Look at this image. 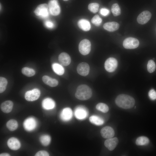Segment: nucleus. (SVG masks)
<instances>
[{
    "label": "nucleus",
    "instance_id": "obj_1",
    "mask_svg": "<svg viewBox=\"0 0 156 156\" xmlns=\"http://www.w3.org/2000/svg\"><path fill=\"white\" fill-rule=\"evenodd\" d=\"M115 102L119 107L124 109H130L135 103L134 99L132 97L125 94H121L116 98Z\"/></svg>",
    "mask_w": 156,
    "mask_h": 156
},
{
    "label": "nucleus",
    "instance_id": "obj_2",
    "mask_svg": "<svg viewBox=\"0 0 156 156\" xmlns=\"http://www.w3.org/2000/svg\"><path fill=\"white\" fill-rule=\"evenodd\" d=\"M92 94L91 89L88 86L83 84L77 87L75 94V97L81 100H86L90 99Z\"/></svg>",
    "mask_w": 156,
    "mask_h": 156
},
{
    "label": "nucleus",
    "instance_id": "obj_3",
    "mask_svg": "<svg viewBox=\"0 0 156 156\" xmlns=\"http://www.w3.org/2000/svg\"><path fill=\"white\" fill-rule=\"evenodd\" d=\"M91 44L90 41L84 39L82 40L79 45V49L80 53L82 55L88 54L91 50Z\"/></svg>",
    "mask_w": 156,
    "mask_h": 156
},
{
    "label": "nucleus",
    "instance_id": "obj_4",
    "mask_svg": "<svg viewBox=\"0 0 156 156\" xmlns=\"http://www.w3.org/2000/svg\"><path fill=\"white\" fill-rule=\"evenodd\" d=\"M48 5L46 3L38 5L34 11L35 14L42 18H46L49 15Z\"/></svg>",
    "mask_w": 156,
    "mask_h": 156
},
{
    "label": "nucleus",
    "instance_id": "obj_5",
    "mask_svg": "<svg viewBox=\"0 0 156 156\" xmlns=\"http://www.w3.org/2000/svg\"><path fill=\"white\" fill-rule=\"evenodd\" d=\"M139 44V40L133 37H128L124 40L123 45L126 49H133L138 47Z\"/></svg>",
    "mask_w": 156,
    "mask_h": 156
},
{
    "label": "nucleus",
    "instance_id": "obj_6",
    "mask_svg": "<svg viewBox=\"0 0 156 156\" xmlns=\"http://www.w3.org/2000/svg\"><path fill=\"white\" fill-rule=\"evenodd\" d=\"M118 66L117 60L113 57L107 59L105 63L104 67L105 69L109 72H112L116 69Z\"/></svg>",
    "mask_w": 156,
    "mask_h": 156
},
{
    "label": "nucleus",
    "instance_id": "obj_7",
    "mask_svg": "<svg viewBox=\"0 0 156 156\" xmlns=\"http://www.w3.org/2000/svg\"><path fill=\"white\" fill-rule=\"evenodd\" d=\"M40 94V92L39 90L35 88L25 93V97L27 101H34L39 98Z\"/></svg>",
    "mask_w": 156,
    "mask_h": 156
},
{
    "label": "nucleus",
    "instance_id": "obj_8",
    "mask_svg": "<svg viewBox=\"0 0 156 156\" xmlns=\"http://www.w3.org/2000/svg\"><path fill=\"white\" fill-rule=\"evenodd\" d=\"M49 8L50 13L53 16H57L60 12V7L57 0H50L48 4Z\"/></svg>",
    "mask_w": 156,
    "mask_h": 156
},
{
    "label": "nucleus",
    "instance_id": "obj_9",
    "mask_svg": "<svg viewBox=\"0 0 156 156\" xmlns=\"http://www.w3.org/2000/svg\"><path fill=\"white\" fill-rule=\"evenodd\" d=\"M151 17V14L149 11H144L138 15L137 19V21L140 24H144L148 22Z\"/></svg>",
    "mask_w": 156,
    "mask_h": 156
},
{
    "label": "nucleus",
    "instance_id": "obj_10",
    "mask_svg": "<svg viewBox=\"0 0 156 156\" xmlns=\"http://www.w3.org/2000/svg\"><path fill=\"white\" fill-rule=\"evenodd\" d=\"M77 71L80 75L85 76L88 75L90 71V67L86 63L82 62L79 64L77 67Z\"/></svg>",
    "mask_w": 156,
    "mask_h": 156
},
{
    "label": "nucleus",
    "instance_id": "obj_11",
    "mask_svg": "<svg viewBox=\"0 0 156 156\" xmlns=\"http://www.w3.org/2000/svg\"><path fill=\"white\" fill-rule=\"evenodd\" d=\"M101 133L103 138L108 139L112 138L114 136V131L112 128L107 126L104 127L101 129Z\"/></svg>",
    "mask_w": 156,
    "mask_h": 156
},
{
    "label": "nucleus",
    "instance_id": "obj_12",
    "mask_svg": "<svg viewBox=\"0 0 156 156\" xmlns=\"http://www.w3.org/2000/svg\"><path fill=\"white\" fill-rule=\"evenodd\" d=\"M118 142V139L116 137L107 139L104 142L105 146L110 151L113 150Z\"/></svg>",
    "mask_w": 156,
    "mask_h": 156
},
{
    "label": "nucleus",
    "instance_id": "obj_13",
    "mask_svg": "<svg viewBox=\"0 0 156 156\" xmlns=\"http://www.w3.org/2000/svg\"><path fill=\"white\" fill-rule=\"evenodd\" d=\"M58 60L60 64L62 66H66L68 65L71 62V58L67 53L63 52L59 55Z\"/></svg>",
    "mask_w": 156,
    "mask_h": 156
},
{
    "label": "nucleus",
    "instance_id": "obj_14",
    "mask_svg": "<svg viewBox=\"0 0 156 156\" xmlns=\"http://www.w3.org/2000/svg\"><path fill=\"white\" fill-rule=\"evenodd\" d=\"M7 144L8 147L13 150H18L20 148L21 145L19 140L14 137L9 138Z\"/></svg>",
    "mask_w": 156,
    "mask_h": 156
},
{
    "label": "nucleus",
    "instance_id": "obj_15",
    "mask_svg": "<svg viewBox=\"0 0 156 156\" xmlns=\"http://www.w3.org/2000/svg\"><path fill=\"white\" fill-rule=\"evenodd\" d=\"M36 121L33 118H27L24 123V127L28 131H31L33 130L36 127Z\"/></svg>",
    "mask_w": 156,
    "mask_h": 156
},
{
    "label": "nucleus",
    "instance_id": "obj_16",
    "mask_svg": "<svg viewBox=\"0 0 156 156\" xmlns=\"http://www.w3.org/2000/svg\"><path fill=\"white\" fill-rule=\"evenodd\" d=\"M13 106V102L11 101L8 100L3 102L1 104L0 108L3 112L8 113L12 111Z\"/></svg>",
    "mask_w": 156,
    "mask_h": 156
},
{
    "label": "nucleus",
    "instance_id": "obj_17",
    "mask_svg": "<svg viewBox=\"0 0 156 156\" xmlns=\"http://www.w3.org/2000/svg\"><path fill=\"white\" fill-rule=\"evenodd\" d=\"M72 116V112L70 108L66 107L64 108L61 112L60 117L64 121H67L69 120Z\"/></svg>",
    "mask_w": 156,
    "mask_h": 156
},
{
    "label": "nucleus",
    "instance_id": "obj_18",
    "mask_svg": "<svg viewBox=\"0 0 156 156\" xmlns=\"http://www.w3.org/2000/svg\"><path fill=\"white\" fill-rule=\"evenodd\" d=\"M119 27V24L116 22L106 23L103 26L104 28L107 31L113 32L118 30Z\"/></svg>",
    "mask_w": 156,
    "mask_h": 156
},
{
    "label": "nucleus",
    "instance_id": "obj_19",
    "mask_svg": "<svg viewBox=\"0 0 156 156\" xmlns=\"http://www.w3.org/2000/svg\"><path fill=\"white\" fill-rule=\"evenodd\" d=\"M77 24L79 28L84 31H88L90 29L91 26L90 23L86 19H80L78 21Z\"/></svg>",
    "mask_w": 156,
    "mask_h": 156
},
{
    "label": "nucleus",
    "instance_id": "obj_20",
    "mask_svg": "<svg viewBox=\"0 0 156 156\" xmlns=\"http://www.w3.org/2000/svg\"><path fill=\"white\" fill-rule=\"evenodd\" d=\"M42 80L45 84L51 87H55L58 84V82L56 79H52L47 75L42 77Z\"/></svg>",
    "mask_w": 156,
    "mask_h": 156
},
{
    "label": "nucleus",
    "instance_id": "obj_21",
    "mask_svg": "<svg viewBox=\"0 0 156 156\" xmlns=\"http://www.w3.org/2000/svg\"><path fill=\"white\" fill-rule=\"evenodd\" d=\"M54 101L50 98H47L44 99L42 102V106L44 109H50L53 108L55 106Z\"/></svg>",
    "mask_w": 156,
    "mask_h": 156
},
{
    "label": "nucleus",
    "instance_id": "obj_22",
    "mask_svg": "<svg viewBox=\"0 0 156 156\" xmlns=\"http://www.w3.org/2000/svg\"><path fill=\"white\" fill-rule=\"evenodd\" d=\"M75 115L78 119H82L85 118L87 115V112L84 108L82 107H77L75 110Z\"/></svg>",
    "mask_w": 156,
    "mask_h": 156
},
{
    "label": "nucleus",
    "instance_id": "obj_23",
    "mask_svg": "<svg viewBox=\"0 0 156 156\" xmlns=\"http://www.w3.org/2000/svg\"><path fill=\"white\" fill-rule=\"evenodd\" d=\"M52 67L54 72L58 75H61L64 73V69L61 64L54 63L52 64Z\"/></svg>",
    "mask_w": 156,
    "mask_h": 156
},
{
    "label": "nucleus",
    "instance_id": "obj_24",
    "mask_svg": "<svg viewBox=\"0 0 156 156\" xmlns=\"http://www.w3.org/2000/svg\"><path fill=\"white\" fill-rule=\"evenodd\" d=\"M89 120L92 123L97 125H102L104 122L102 118L95 115L91 116L89 118Z\"/></svg>",
    "mask_w": 156,
    "mask_h": 156
},
{
    "label": "nucleus",
    "instance_id": "obj_25",
    "mask_svg": "<svg viewBox=\"0 0 156 156\" xmlns=\"http://www.w3.org/2000/svg\"><path fill=\"white\" fill-rule=\"evenodd\" d=\"M7 128L10 131L16 130L18 127L17 122L15 120L11 119L8 121L6 124Z\"/></svg>",
    "mask_w": 156,
    "mask_h": 156
},
{
    "label": "nucleus",
    "instance_id": "obj_26",
    "mask_svg": "<svg viewBox=\"0 0 156 156\" xmlns=\"http://www.w3.org/2000/svg\"><path fill=\"white\" fill-rule=\"evenodd\" d=\"M149 142L148 138L145 136H140L136 139L135 143L138 145L142 146L148 144Z\"/></svg>",
    "mask_w": 156,
    "mask_h": 156
},
{
    "label": "nucleus",
    "instance_id": "obj_27",
    "mask_svg": "<svg viewBox=\"0 0 156 156\" xmlns=\"http://www.w3.org/2000/svg\"><path fill=\"white\" fill-rule=\"evenodd\" d=\"M51 140L50 136L48 135H42L40 138L41 143L43 145L45 146H47L49 144Z\"/></svg>",
    "mask_w": 156,
    "mask_h": 156
},
{
    "label": "nucleus",
    "instance_id": "obj_28",
    "mask_svg": "<svg viewBox=\"0 0 156 156\" xmlns=\"http://www.w3.org/2000/svg\"><path fill=\"white\" fill-rule=\"evenodd\" d=\"M21 72L24 75L28 77L33 76L35 73V71L33 69L27 67L23 68Z\"/></svg>",
    "mask_w": 156,
    "mask_h": 156
},
{
    "label": "nucleus",
    "instance_id": "obj_29",
    "mask_svg": "<svg viewBox=\"0 0 156 156\" xmlns=\"http://www.w3.org/2000/svg\"><path fill=\"white\" fill-rule=\"evenodd\" d=\"M111 11L115 16L120 15L121 14V11L119 5L117 3H114L112 5L111 8Z\"/></svg>",
    "mask_w": 156,
    "mask_h": 156
},
{
    "label": "nucleus",
    "instance_id": "obj_30",
    "mask_svg": "<svg viewBox=\"0 0 156 156\" xmlns=\"http://www.w3.org/2000/svg\"><path fill=\"white\" fill-rule=\"evenodd\" d=\"M8 83L7 79L5 78L0 77V93H2L6 89Z\"/></svg>",
    "mask_w": 156,
    "mask_h": 156
},
{
    "label": "nucleus",
    "instance_id": "obj_31",
    "mask_svg": "<svg viewBox=\"0 0 156 156\" xmlns=\"http://www.w3.org/2000/svg\"><path fill=\"white\" fill-rule=\"evenodd\" d=\"M96 109L103 113L107 112L109 110V107L105 104L103 103H98L96 106Z\"/></svg>",
    "mask_w": 156,
    "mask_h": 156
},
{
    "label": "nucleus",
    "instance_id": "obj_32",
    "mask_svg": "<svg viewBox=\"0 0 156 156\" xmlns=\"http://www.w3.org/2000/svg\"><path fill=\"white\" fill-rule=\"evenodd\" d=\"M99 7V5L97 3H91L88 5V9L92 12L95 13L98 11Z\"/></svg>",
    "mask_w": 156,
    "mask_h": 156
},
{
    "label": "nucleus",
    "instance_id": "obj_33",
    "mask_svg": "<svg viewBox=\"0 0 156 156\" xmlns=\"http://www.w3.org/2000/svg\"><path fill=\"white\" fill-rule=\"evenodd\" d=\"M156 65L155 62L152 60L148 61L147 64L148 71L150 73L154 72L155 70Z\"/></svg>",
    "mask_w": 156,
    "mask_h": 156
},
{
    "label": "nucleus",
    "instance_id": "obj_34",
    "mask_svg": "<svg viewBox=\"0 0 156 156\" xmlns=\"http://www.w3.org/2000/svg\"><path fill=\"white\" fill-rule=\"evenodd\" d=\"M102 21V19L98 15H95L91 20L92 23L96 26H99Z\"/></svg>",
    "mask_w": 156,
    "mask_h": 156
},
{
    "label": "nucleus",
    "instance_id": "obj_35",
    "mask_svg": "<svg viewBox=\"0 0 156 156\" xmlns=\"http://www.w3.org/2000/svg\"><path fill=\"white\" fill-rule=\"evenodd\" d=\"M148 95L151 100H154L156 99V92L154 89H152L149 91Z\"/></svg>",
    "mask_w": 156,
    "mask_h": 156
},
{
    "label": "nucleus",
    "instance_id": "obj_36",
    "mask_svg": "<svg viewBox=\"0 0 156 156\" xmlns=\"http://www.w3.org/2000/svg\"><path fill=\"white\" fill-rule=\"evenodd\" d=\"M35 156H48V153L45 151H40L38 152L35 155Z\"/></svg>",
    "mask_w": 156,
    "mask_h": 156
},
{
    "label": "nucleus",
    "instance_id": "obj_37",
    "mask_svg": "<svg viewBox=\"0 0 156 156\" xmlns=\"http://www.w3.org/2000/svg\"><path fill=\"white\" fill-rule=\"evenodd\" d=\"M100 12L101 15L104 16H106L109 14V11L106 8H102L100 9Z\"/></svg>",
    "mask_w": 156,
    "mask_h": 156
},
{
    "label": "nucleus",
    "instance_id": "obj_38",
    "mask_svg": "<svg viewBox=\"0 0 156 156\" xmlns=\"http://www.w3.org/2000/svg\"><path fill=\"white\" fill-rule=\"evenodd\" d=\"M44 24L46 27L49 28H52L54 26L53 23L50 21H45Z\"/></svg>",
    "mask_w": 156,
    "mask_h": 156
},
{
    "label": "nucleus",
    "instance_id": "obj_39",
    "mask_svg": "<svg viewBox=\"0 0 156 156\" xmlns=\"http://www.w3.org/2000/svg\"><path fill=\"white\" fill-rule=\"evenodd\" d=\"M0 156H9L10 155L8 153H3L0 154Z\"/></svg>",
    "mask_w": 156,
    "mask_h": 156
},
{
    "label": "nucleus",
    "instance_id": "obj_40",
    "mask_svg": "<svg viewBox=\"0 0 156 156\" xmlns=\"http://www.w3.org/2000/svg\"><path fill=\"white\" fill-rule=\"evenodd\" d=\"M64 1H68V0H63Z\"/></svg>",
    "mask_w": 156,
    "mask_h": 156
},
{
    "label": "nucleus",
    "instance_id": "obj_41",
    "mask_svg": "<svg viewBox=\"0 0 156 156\" xmlns=\"http://www.w3.org/2000/svg\"></svg>",
    "mask_w": 156,
    "mask_h": 156
},
{
    "label": "nucleus",
    "instance_id": "obj_42",
    "mask_svg": "<svg viewBox=\"0 0 156 156\" xmlns=\"http://www.w3.org/2000/svg\"></svg>",
    "mask_w": 156,
    "mask_h": 156
}]
</instances>
